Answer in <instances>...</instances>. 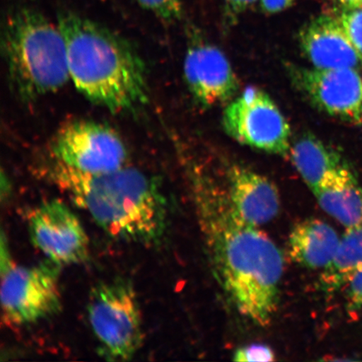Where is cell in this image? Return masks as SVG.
<instances>
[{"mask_svg":"<svg viewBox=\"0 0 362 362\" xmlns=\"http://www.w3.org/2000/svg\"><path fill=\"white\" fill-rule=\"evenodd\" d=\"M191 188L211 269L238 313L266 327L277 311L284 255L259 226L235 210L226 189L207 171L191 167Z\"/></svg>","mask_w":362,"mask_h":362,"instance_id":"6da1fadb","label":"cell"},{"mask_svg":"<svg viewBox=\"0 0 362 362\" xmlns=\"http://www.w3.org/2000/svg\"><path fill=\"white\" fill-rule=\"evenodd\" d=\"M45 174L108 236L144 246L158 245L164 238L168 205L156 177L128 165L106 173H83L53 158Z\"/></svg>","mask_w":362,"mask_h":362,"instance_id":"7a4b0ae2","label":"cell"},{"mask_svg":"<svg viewBox=\"0 0 362 362\" xmlns=\"http://www.w3.org/2000/svg\"><path fill=\"white\" fill-rule=\"evenodd\" d=\"M57 23L65 38L71 81L86 98L113 112L147 103L146 66L128 40L74 11H61Z\"/></svg>","mask_w":362,"mask_h":362,"instance_id":"3957f363","label":"cell"},{"mask_svg":"<svg viewBox=\"0 0 362 362\" xmlns=\"http://www.w3.org/2000/svg\"><path fill=\"white\" fill-rule=\"evenodd\" d=\"M2 51L8 83L24 103L55 93L71 81L64 36L57 24L30 7L8 13Z\"/></svg>","mask_w":362,"mask_h":362,"instance_id":"277c9868","label":"cell"},{"mask_svg":"<svg viewBox=\"0 0 362 362\" xmlns=\"http://www.w3.org/2000/svg\"><path fill=\"white\" fill-rule=\"evenodd\" d=\"M88 317L99 355L104 358L129 361L141 348V309L137 293L128 279L117 278L95 285L89 293Z\"/></svg>","mask_w":362,"mask_h":362,"instance_id":"5b68a950","label":"cell"},{"mask_svg":"<svg viewBox=\"0 0 362 362\" xmlns=\"http://www.w3.org/2000/svg\"><path fill=\"white\" fill-rule=\"evenodd\" d=\"M62 266L51 260L25 267L11 259L6 241L1 242L3 320L13 327L34 324L62 310L59 287Z\"/></svg>","mask_w":362,"mask_h":362,"instance_id":"8992f818","label":"cell"},{"mask_svg":"<svg viewBox=\"0 0 362 362\" xmlns=\"http://www.w3.org/2000/svg\"><path fill=\"white\" fill-rule=\"evenodd\" d=\"M226 134L237 142L272 155L287 156L291 127L269 95L247 88L226 105L223 115Z\"/></svg>","mask_w":362,"mask_h":362,"instance_id":"52a82bcc","label":"cell"},{"mask_svg":"<svg viewBox=\"0 0 362 362\" xmlns=\"http://www.w3.org/2000/svg\"><path fill=\"white\" fill-rule=\"evenodd\" d=\"M53 160L88 174H101L127 165L129 151L119 134L105 124L74 120L62 126L52 140Z\"/></svg>","mask_w":362,"mask_h":362,"instance_id":"ba28073f","label":"cell"},{"mask_svg":"<svg viewBox=\"0 0 362 362\" xmlns=\"http://www.w3.org/2000/svg\"><path fill=\"white\" fill-rule=\"evenodd\" d=\"M291 83L317 110L362 127V76L354 68L288 65Z\"/></svg>","mask_w":362,"mask_h":362,"instance_id":"9c48e42d","label":"cell"},{"mask_svg":"<svg viewBox=\"0 0 362 362\" xmlns=\"http://www.w3.org/2000/svg\"><path fill=\"white\" fill-rule=\"evenodd\" d=\"M28 230L35 247L62 267L88 259V234L78 217L60 200L43 202L31 211Z\"/></svg>","mask_w":362,"mask_h":362,"instance_id":"30bf717a","label":"cell"},{"mask_svg":"<svg viewBox=\"0 0 362 362\" xmlns=\"http://www.w3.org/2000/svg\"><path fill=\"white\" fill-rule=\"evenodd\" d=\"M184 78L194 100L202 107L232 101L239 81L225 54L216 45L193 36L184 59Z\"/></svg>","mask_w":362,"mask_h":362,"instance_id":"8fae6325","label":"cell"},{"mask_svg":"<svg viewBox=\"0 0 362 362\" xmlns=\"http://www.w3.org/2000/svg\"><path fill=\"white\" fill-rule=\"evenodd\" d=\"M303 55L316 69H339L362 66L357 51L338 18L319 16L308 22L298 33Z\"/></svg>","mask_w":362,"mask_h":362,"instance_id":"7c38bea8","label":"cell"},{"mask_svg":"<svg viewBox=\"0 0 362 362\" xmlns=\"http://www.w3.org/2000/svg\"><path fill=\"white\" fill-rule=\"evenodd\" d=\"M226 181L230 202L247 223L260 226L278 216L279 193L266 176L234 163L226 169Z\"/></svg>","mask_w":362,"mask_h":362,"instance_id":"4fadbf2b","label":"cell"},{"mask_svg":"<svg viewBox=\"0 0 362 362\" xmlns=\"http://www.w3.org/2000/svg\"><path fill=\"white\" fill-rule=\"evenodd\" d=\"M312 192L321 209L347 229L362 224V187L347 164L330 172Z\"/></svg>","mask_w":362,"mask_h":362,"instance_id":"5bb4252c","label":"cell"},{"mask_svg":"<svg viewBox=\"0 0 362 362\" xmlns=\"http://www.w3.org/2000/svg\"><path fill=\"white\" fill-rule=\"evenodd\" d=\"M341 241L337 230L325 221L309 218L294 226L288 237V253L296 264L308 269H324Z\"/></svg>","mask_w":362,"mask_h":362,"instance_id":"9a60e30c","label":"cell"},{"mask_svg":"<svg viewBox=\"0 0 362 362\" xmlns=\"http://www.w3.org/2000/svg\"><path fill=\"white\" fill-rule=\"evenodd\" d=\"M289 156L311 192L330 172L346 164L337 151L310 134H303L291 144Z\"/></svg>","mask_w":362,"mask_h":362,"instance_id":"2e32d148","label":"cell"},{"mask_svg":"<svg viewBox=\"0 0 362 362\" xmlns=\"http://www.w3.org/2000/svg\"><path fill=\"white\" fill-rule=\"evenodd\" d=\"M362 269V224L348 228L339 241L337 250L319 279V287L332 294L347 286Z\"/></svg>","mask_w":362,"mask_h":362,"instance_id":"e0dca14e","label":"cell"},{"mask_svg":"<svg viewBox=\"0 0 362 362\" xmlns=\"http://www.w3.org/2000/svg\"><path fill=\"white\" fill-rule=\"evenodd\" d=\"M144 10L158 19L174 24L182 19L184 8L181 0H136Z\"/></svg>","mask_w":362,"mask_h":362,"instance_id":"ac0fdd59","label":"cell"},{"mask_svg":"<svg viewBox=\"0 0 362 362\" xmlns=\"http://www.w3.org/2000/svg\"><path fill=\"white\" fill-rule=\"evenodd\" d=\"M337 18L353 45L362 56V8H341Z\"/></svg>","mask_w":362,"mask_h":362,"instance_id":"d6986e66","label":"cell"},{"mask_svg":"<svg viewBox=\"0 0 362 362\" xmlns=\"http://www.w3.org/2000/svg\"><path fill=\"white\" fill-rule=\"evenodd\" d=\"M274 351L269 346L262 344H253V345L239 348L233 355L235 361H274Z\"/></svg>","mask_w":362,"mask_h":362,"instance_id":"ffe728a7","label":"cell"},{"mask_svg":"<svg viewBox=\"0 0 362 362\" xmlns=\"http://www.w3.org/2000/svg\"><path fill=\"white\" fill-rule=\"evenodd\" d=\"M347 302L350 310L362 308V269L352 278L347 285Z\"/></svg>","mask_w":362,"mask_h":362,"instance_id":"44dd1931","label":"cell"},{"mask_svg":"<svg viewBox=\"0 0 362 362\" xmlns=\"http://www.w3.org/2000/svg\"><path fill=\"white\" fill-rule=\"evenodd\" d=\"M257 0H223L226 15L236 18L245 12Z\"/></svg>","mask_w":362,"mask_h":362,"instance_id":"7402d4cb","label":"cell"},{"mask_svg":"<svg viewBox=\"0 0 362 362\" xmlns=\"http://www.w3.org/2000/svg\"><path fill=\"white\" fill-rule=\"evenodd\" d=\"M296 0H259L262 11L267 13H278L293 6Z\"/></svg>","mask_w":362,"mask_h":362,"instance_id":"603a6c76","label":"cell"},{"mask_svg":"<svg viewBox=\"0 0 362 362\" xmlns=\"http://www.w3.org/2000/svg\"><path fill=\"white\" fill-rule=\"evenodd\" d=\"M342 8H362V0H337Z\"/></svg>","mask_w":362,"mask_h":362,"instance_id":"cb8c5ba5","label":"cell"}]
</instances>
